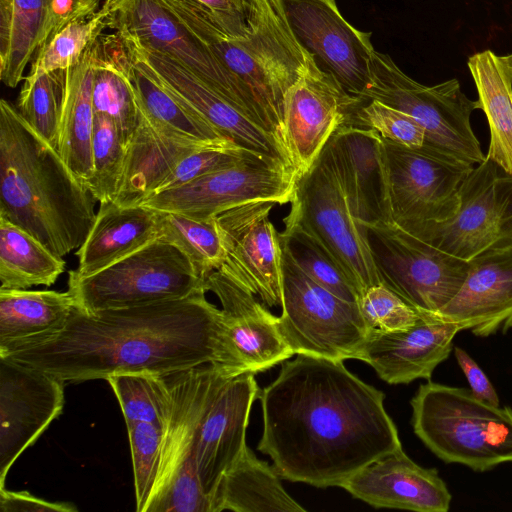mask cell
<instances>
[{"label": "cell", "mask_w": 512, "mask_h": 512, "mask_svg": "<svg viewBox=\"0 0 512 512\" xmlns=\"http://www.w3.org/2000/svg\"><path fill=\"white\" fill-rule=\"evenodd\" d=\"M257 449L290 482L340 487L354 473L402 448L385 395L343 361L297 354L260 390Z\"/></svg>", "instance_id": "cell-1"}, {"label": "cell", "mask_w": 512, "mask_h": 512, "mask_svg": "<svg viewBox=\"0 0 512 512\" xmlns=\"http://www.w3.org/2000/svg\"><path fill=\"white\" fill-rule=\"evenodd\" d=\"M96 201L58 150L2 99L0 216L63 258L85 242L96 220Z\"/></svg>", "instance_id": "cell-3"}, {"label": "cell", "mask_w": 512, "mask_h": 512, "mask_svg": "<svg viewBox=\"0 0 512 512\" xmlns=\"http://www.w3.org/2000/svg\"><path fill=\"white\" fill-rule=\"evenodd\" d=\"M348 124L372 129L384 140L410 148L426 144L423 127L407 114L375 99H361L347 120Z\"/></svg>", "instance_id": "cell-44"}, {"label": "cell", "mask_w": 512, "mask_h": 512, "mask_svg": "<svg viewBox=\"0 0 512 512\" xmlns=\"http://www.w3.org/2000/svg\"><path fill=\"white\" fill-rule=\"evenodd\" d=\"M64 383L0 357V488L19 456L62 413Z\"/></svg>", "instance_id": "cell-20"}, {"label": "cell", "mask_w": 512, "mask_h": 512, "mask_svg": "<svg viewBox=\"0 0 512 512\" xmlns=\"http://www.w3.org/2000/svg\"><path fill=\"white\" fill-rule=\"evenodd\" d=\"M469 263L459 291L434 314L475 336L507 333L512 329V244L487 250Z\"/></svg>", "instance_id": "cell-24"}, {"label": "cell", "mask_w": 512, "mask_h": 512, "mask_svg": "<svg viewBox=\"0 0 512 512\" xmlns=\"http://www.w3.org/2000/svg\"><path fill=\"white\" fill-rule=\"evenodd\" d=\"M365 227L381 283L417 311L438 312L463 285L469 261L431 246L395 223Z\"/></svg>", "instance_id": "cell-13"}, {"label": "cell", "mask_w": 512, "mask_h": 512, "mask_svg": "<svg viewBox=\"0 0 512 512\" xmlns=\"http://www.w3.org/2000/svg\"><path fill=\"white\" fill-rule=\"evenodd\" d=\"M370 73V85L361 98L378 100L413 118L425 130V146L472 165L485 160L470 121L472 112L478 109L477 100H470L462 92L457 79L422 85L406 75L389 55L376 50Z\"/></svg>", "instance_id": "cell-7"}, {"label": "cell", "mask_w": 512, "mask_h": 512, "mask_svg": "<svg viewBox=\"0 0 512 512\" xmlns=\"http://www.w3.org/2000/svg\"><path fill=\"white\" fill-rule=\"evenodd\" d=\"M284 225L279 232L280 243L301 270L338 297L358 302L359 291L318 240L287 216Z\"/></svg>", "instance_id": "cell-38"}, {"label": "cell", "mask_w": 512, "mask_h": 512, "mask_svg": "<svg viewBox=\"0 0 512 512\" xmlns=\"http://www.w3.org/2000/svg\"><path fill=\"white\" fill-rule=\"evenodd\" d=\"M340 487L374 508L447 512L452 498L437 469L418 465L402 448L366 465Z\"/></svg>", "instance_id": "cell-25"}, {"label": "cell", "mask_w": 512, "mask_h": 512, "mask_svg": "<svg viewBox=\"0 0 512 512\" xmlns=\"http://www.w3.org/2000/svg\"><path fill=\"white\" fill-rule=\"evenodd\" d=\"M280 479L274 466L246 445L220 479L211 499L212 512H305Z\"/></svg>", "instance_id": "cell-30"}, {"label": "cell", "mask_w": 512, "mask_h": 512, "mask_svg": "<svg viewBox=\"0 0 512 512\" xmlns=\"http://www.w3.org/2000/svg\"><path fill=\"white\" fill-rule=\"evenodd\" d=\"M105 1L108 28L174 60L266 129L249 96L165 0Z\"/></svg>", "instance_id": "cell-11"}, {"label": "cell", "mask_w": 512, "mask_h": 512, "mask_svg": "<svg viewBox=\"0 0 512 512\" xmlns=\"http://www.w3.org/2000/svg\"><path fill=\"white\" fill-rule=\"evenodd\" d=\"M326 146L355 217L364 225L394 223L383 138L372 129L344 123Z\"/></svg>", "instance_id": "cell-23"}, {"label": "cell", "mask_w": 512, "mask_h": 512, "mask_svg": "<svg viewBox=\"0 0 512 512\" xmlns=\"http://www.w3.org/2000/svg\"><path fill=\"white\" fill-rule=\"evenodd\" d=\"M66 262L21 227L0 216V289L53 285Z\"/></svg>", "instance_id": "cell-35"}, {"label": "cell", "mask_w": 512, "mask_h": 512, "mask_svg": "<svg viewBox=\"0 0 512 512\" xmlns=\"http://www.w3.org/2000/svg\"><path fill=\"white\" fill-rule=\"evenodd\" d=\"M240 368L203 364L165 375L169 405L157 480L145 512H212L195 462V438L206 400L220 375Z\"/></svg>", "instance_id": "cell-6"}, {"label": "cell", "mask_w": 512, "mask_h": 512, "mask_svg": "<svg viewBox=\"0 0 512 512\" xmlns=\"http://www.w3.org/2000/svg\"><path fill=\"white\" fill-rule=\"evenodd\" d=\"M458 332L454 323L419 312L417 322L408 329H370L356 359L369 364L389 384L430 380L435 368L449 357Z\"/></svg>", "instance_id": "cell-22"}, {"label": "cell", "mask_w": 512, "mask_h": 512, "mask_svg": "<svg viewBox=\"0 0 512 512\" xmlns=\"http://www.w3.org/2000/svg\"><path fill=\"white\" fill-rule=\"evenodd\" d=\"M361 99L349 94L315 60L289 89L284 103L283 142L297 176L313 166Z\"/></svg>", "instance_id": "cell-19"}, {"label": "cell", "mask_w": 512, "mask_h": 512, "mask_svg": "<svg viewBox=\"0 0 512 512\" xmlns=\"http://www.w3.org/2000/svg\"><path fill=\"white\" fill-rule=\"evenodd\" d=\"M499 59L509 75V77L512 79V54L506 55V56H499Z\"/></svg>", "instance_id": "cell-51"}, {"label": "cell", "mask_w": 512, "mask_h": 512, "mask_svg": "<svg viewBox=\"0 0 512 512\" xmlns=\"http://www.w3.org/2000/svg\"><path fill=\"white\" fill-rule=\"evenodd\" d=\"M50 0H0V79L10 88L41 45Z\"/></svg>", "instance_id": "cell-34"}, {"label": "cell", "mask_w": 512, "mask_h": 512, "mask_svg": "<svg viewBox=\"0 0 512 512\" xmlns=\"http://www.w3.org/2000/svg\"><path fill=\"white\" fill-rule=\"evenodd\" d=\"M202 287L186 255L160 239L90 276L68 273V291L87 313L180 299Z\"/></svg>", "instance_id": "cell-9"}, {"label": "cell", "mask_w": 512, "mask_h": 512, "mask_svg": "<svg viewBox=\"0 0 512 512\" xmlns=\"http://www.w3.org/2000/svg\"><path fill=\"white\" fill-rule=\"evenodd\" d=\"M414 433L438 458L484 472L512 462V408L432 381L411 399Z\"/></svg>", "instance_id": "cell-5"}, {"label": "cell", "mask_w": 512, "mask_h": 512, "mask_svg": "<svg viewBox=\"0 0 512 512\" xmlns=\"http://www.w3.org/2000/svg\"><path fill=\"white\" fill-rule=\"evenodd\" d=\"M109 6L104 1L94 15L74 21L54 35L34 55L24 78L66 69L75 64L107 27Z\"/></svg>", "instance_id": "cell-41"}, {"label": "cell", "mask_w": 512, "mask_h": 512, "mask_svg": "<svg viewBox=\"0 0 512 512\" xmlns=\"http://www.w3.org/2000/svg\"><path fill=\"white\" fill-rule=\"evenodd\" d=\"M165 1L213 51L252 100L265 128L286 152L285 97L314 58L294 37L276 0H259L257 23L247 36L240 38L229 36L210 11L195 0Z\"/></svg>", "instance_id": "cell-4"}, {"label": "cell", "mask_w": 512, "mask_h": 512, "mask_svg": "<svg viewBox=\"0 0 512 512\" xmlns=\"http://www.w3.org/2000/svg\"><path fill=\"white\" fill-rule=\"evenodd\" d=\"M253 156L263 155L239 146H220L196 151L183 158L151 196L177 188L206 174L234 166Z\"/></svg>", "instance_id": "cell-46"}, {"label": "cell", "mask_w": 512, "mask_h": 512, "mask_svg": "<svg viewBox=\"0 0 512 512\" xmlns=\"http://www.w3.org/2000/svg\"><path fill=\"white\" fill-rule=\"evenodd\" d=\"M158 239L182 251L203 281L226 258L216 217L197 219L178 213L160 212Z\"/></svg>", "instance_id": "cell-37"}, {"label": "cell", "mask_w": 512, "mask_h": 512, "mask_svg": "<svg viewBox=\"0 0 512 512\" xmlns=\"http://www.w3.org/2000/svg\"><path fill=\"white\" fill-rule=\"evenodd\" d=\"M287 217L318 240L360 295L381 283L367 229L353 214L326 145L313 166L297 177Z\"/></svg>", "instance_id": "cell-10"}, {"label": "cell", "mask_w": 512, "mask_h": 512, "mask_svg": "<svg viewBox=\"0 0 512 512\" xmlns=\"http://www.w3.org/2000/svg\"><path fill=\"white\" fill-rule=\"evenodd\" d=\"M358 305L370 329L399 331L413 326L419 312L383 283L364 290Z\"/></svg>", "instance_id": "cell-45"}, {"label": "cell", "mask_w": 512, "mask_h": 512, "mask_svg": "<svg viewBox=\"0 0 512 512\" xmlns=\"http://www.w3.org/2000/svg\"><path fill=\"white\" fill-rule=\"evenodd\" d=\"M297 177L295 170L280 160L253 156L150 196L141 205L160 212L209 219L253 201L291 203Z\"/></svg>", "instance_id": "cell-14"}, {"label": "cell", "mask_w": 512, "mask_h": 512, "mask_svg": "<svg viewBox=\"0 0 512 512\" xmlns=\"http://www.w3.org/2000/svg\"><path fill=\"white\" fill-rule=\"evenodd\" d=\"M216 18L231 37L247 36L257 23L259 0H195Z\"/></svg>", "instance_id": "cell-47"}, {"label": "cell", "mask_w": 512, "mask_h": 512, "mask_svg": "<svg viewBox=\"0 0 512 512\" xmlns=\"http://www.w3.org/2000/svg\"><path fill=\"white\" fill-rule=\"evenodd\" d=\"M75 305L68 290L0 289V354L59 331Z\"/></svg>", "instance_id": "cell-31"}, {"label": "cell", "mask_w": 512, "mask_h": 512, "mask_svg": "<svg viewBox=\"0 0 512 512\" xmlns=\"http://www.w3.org/2000/svg\"><path fill=\"white\" fill-rule=\"evenodd\" d=\"M281 250L279 327L293 353L356 359L370 331L358 302L344 300L312 280L282 244Z\"/></svg>", "instance_id": "cell-8"}, {"label": "cell", "mask_w": 512, "mask_h": 512, "mask_svg": "<svg viewBox=\"0 0 512 512\" xmlns=\"http://www.w3.org/2000/svg\"><path fill=\"white\" fill-rule=\"evenodd\" d=\"M459 199L451 219L401 229L466 261L512 244L511 174L485 156L462 183Z\"/></svg>", "instance_id": "cell-12"}, {"label": "cell", "mask_w": 512, "mask_h": 512, "mask_svg": "<svg viewBox=\"0 0 512 512\" xmlns=\"http://www.w3.org/2000/svg\"><path fill=\"white\" fill-rule=\"evenodd\" d=\"M91 46L75 64L65 69L66 97L58 145L62 159L88 188L92 176L91 146L95 118Z\"/></svg>", "instance_id": "cell-32"}, {"label": "cell", "mask_w": 512, "mask_h": 512, "mask_svg": "<svg viewBox=\"0 0 512 512\" xmlns=\"http://www.w3.org/2000/svg\"><path fill=\"white\" fill-rule=\"evenodd\" d=\"M272 201H253L216 216L226 258L218 268L267 307L282 305L281 243L270 220Z\"/></svg>", "instance_id": "cell-18"}, {"label": "cell", "mask_w": 512, "mask_h": 512, "mask_svg": "<svg viewBox=\"0 0 512 512\" xmlns=\"http://www.w3.org/2000/svg\"><path fill=\"white\" fill-rule=\"evenodd\" d=\"M92 104L110 117L127 146L140 119V107L128 75V51L118 32L102 33L91 46Z\"/></svg>", "instance_id": "cell-29"}, {"label": "cell", "mask_w": 512, "mask_h": 512, "mask_svg": "<svg viewBox=\"0 0 512 512\" xmlns=\"http://www.w3.org/2000/svg\"><path fill=\"white\" fill-rule=\"evenodd\" d=\"M126 156L116 123L95 114L92 136V176L89 188L99 203L114 202L120 186Z\"/></svg>", "instance_id": "cell-42"}, {"label": "cell", "mask_w": 512, "mask_h": 512, "mask_svg": "<svg viewBox=\"0 0 512 512\" xmlns=\"http://www.w3.org/2000/svg\"><path fill=\"white\" fill-rule=\"evenodd\" d=\"M126 47L128 75L142 112L153 120L196 139L231 141L176 97L159 80L152 68L127 44Z\"/></svg>", "instance_id": "cell-36"}, {"label": "cell", "mask_w": 512, "mask_h": 512, "mask_svg": "<svg viewBox=\"0 0 512 512\" xmlns=\"http://www.w3.org/2000/svg\"><path fill=\"white\" fill-rule=\"evenodd\" d=\"M204 287L187 297L87 313L76 305L63 327L0 357L64 382L131 372L165 376L203 364L247 371L236 353L221 309Z\"/></svg>", "instance_id": "cell-2"}, {"label": "cell", "mask_w": 512, "mask_h": 512, "mask_svg": "<svg viewBox=\"0 0 512 512\" xmlns=\"http://www.w3.org/2000/svg\"><path fill=\"white\" fill-rule=\"evenodd\" d=\"M1 512H76L77 508L68 502H50L27 491H9L0 488Z\"/></svg>", "instance_id": "cell-49"}, {"label": "cell", "mask_w": 512, "mask_h": 512, "mask_svg": "<svg viewBox=\"0 0 512 512\" xmlns=\"http://www.w3.org/2000/svg\"><path fill=\"white\" fill-rule=\"evenodd\" d=\"M384 144L393 222L404 229L451 219L459 208L460 187L474 165L427 146Z\"/></svg>", "instance_id": "cell-15"}, {"label": "cell", "mask_w": 512, "mask_h": 512, "mask_svg": "<svg viewBox=\"0 0 512 512\" xmlns=\"http://www.w3.org/2000/svg\"><path fill=\"white\" fill-rule=\"evenodd\" d=\"M66 97V71L55 70L23 80L17 110L24 120L58 150Z\"/></svg>", "instance_id": "cell-39"}, {"label": "cell", "mask_w": 512, "mask_h": 512, "mask_svg": "<svg viewBox=\"0 0 512 512\" xmlns=\"http://www.w3.org/2000/svg\"><path fill=\"white\" fill-rule=\"evenodd\" d=\"M160 212L144 205L100 203L85 242L76 251V277L97 273L159 238Z\"/></svg>", "instance_id": "cell-28"}, {"label": "cell", "mask_w": 512, "mask_h": 512, "mask_svg": "<svg viewBox=\"0 0 512 512\" xmlns=\"http://www.w3.org/2000/svg\"><path fill=\"white\" fill-rule=\"evenodd\" d=\"M454 355L468 380L472 393L489 404L499 406V397L495 388L475 360L460 347L454 348Z\"/></svg>", "instance_id": "cell-50"}, {"label": "cell", "mask_w": 512, "mask_h": 512, "mask_svg": "<svg viewBox=\"0 0 512 512\" xmlns=\"http://www.w3.org/2000/svg\"><path fill=\"white\" fill-rule=\"evenodd\" d=\"M130 444L136 511L145 512L160 466L163 427L152 423L126 426Z\"/></svg>", "instance_id": "cell-43"}, {"label": "cell", "mask_w": 512, "mask_h": 512, "mask_svg": "<svg viewBox=\"0 0 512 512\" xmlns=\"http://www.w3.org/2000/svg\"><path fill=\"white\" fill-rule=\"evenodd\" d=\"M291 32L316 65L351 95L361 98L370 85L375 51L371 33L353 27L335 0H276Z\"/></svg>", "instance_id": "cell-16"}, {"label": "cell", "mask_w": 512, "mask_h": 512, "mask_svg": "<svg viewBox=\"0 0 512 512\" xmlns=\"http://www.w3.org/2000/svg\"><path fill=\"white\" fill-rule=\"evenodd\" d=\"M104 1L50 0L44 36L37 51L68 24L94 15L102 7Z\"/></svg>", "instance_id": "cell-48"}, {"label": "cell", "mask_w": 512, "mask_h": 512, "mask_svg": "<svg viewBox=\"0 0 512 512\" xmlns=\"http://www.w3.org/2000/svg\"><path fill=\"white\" fill-rule=\"evenodd\" d=\"M106 381L117 398L126 426L145 422L164 428L169 405L164 376L131 372L112 375Z\"/></svg>", "instance_id": "cell-40"}, {"label": "cell", "mask_w": 512, "mask_h": 512, "mask_svg": "<svg viewBox=\"0 0 512 512\" xmlns=\"http://www.w3.org/2000/svg\"><path fill=\"white\" fill-rule=\"evenodd\" d=\"M119 34L130 49L152 68L166 88L221 134L245 150L280 160L292 167L277 139L227 99L174 60L142 47L127 35Z\"/></svg>", "instance_id": "cell-21"}, {"label": "cell", "mask_w": 512, "mask_h": 512, "mask_svg": "<svg viewBox=\"0 0 512 512\" xmlns=\"http://www.w3.org/2000/svg\"><path fill=\"white\" fill-rule=\"evenodd\" d=\"M206 291L220 301L230 341L245 369L258 373L294 355L273 315L257 297L220 269L204 280Z\"/></svg>", "instance_id": "cell-26"}, {"label": "cell", "mask_w": 512, "mask_h": 512, "mask_svg": "<svg viewBox=\"0 0 512 512\" xmlns=\"http://www.w3.org/2000/svg\"><path fill=\"white\" fill-rule=\"evenodd\" d=\"M468 68L487 118L490 144L486 158L512 175V79L491 50L473 54Z\"/></svg>", "instance_id": "cell-33"}, {"label": "cell", "mask_w": 512, "mask_h": 512, "mask_svg": "<svg viewBox=\"0 0 512 512\" xmlns=\"http://www.w3.org/2000/svg\"><path fill=\"white\" fill-rule=\"evenodd\" d=\"M238 146L231 141L200 140L165 126L140 109L139 124L126 146L125 163L114 202L140 205L186 156L196 151Z\"/></svg>", "instance_id": "cell-27"}, {"label": "cell", "mask_w": 512, "mask_h": 512, "mask_svg": "<svg viewBox=\"0 0 512 512\" xmlns=\"http://www.w3.org/2000/svg\"><path fill=\"white\" fill-rule=\"evenodd\" d=\"M259 392L255 373L229 369L206 400L196 430L195 462L210 502L223 474L247 445L249 415Z\"/></svg>", "instance_id": "cell-17"}]
</instances>
